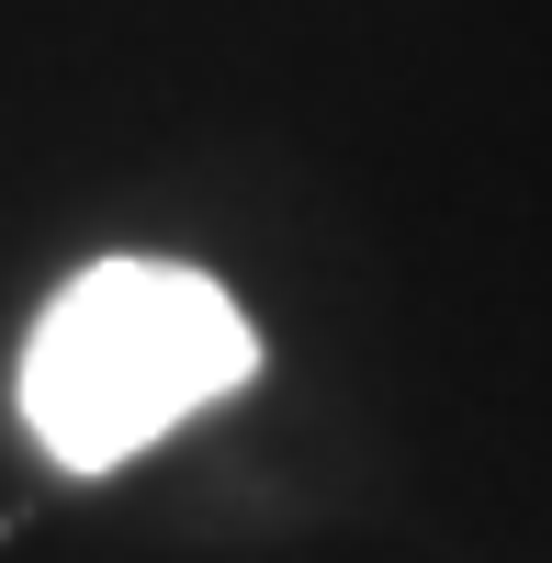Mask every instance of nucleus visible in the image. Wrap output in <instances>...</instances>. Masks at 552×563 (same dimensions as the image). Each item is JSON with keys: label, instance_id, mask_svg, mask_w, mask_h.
Instances as JSON below:
<instances>
[{"label": "nucleus", "instance_id": "obj_1", "mask_svg": "<svg viewBox=\"0 0 552 563\" xmlns=\"http://www.w3.org/2000/svg\"><path fill=\"white\" fill-rule=\"evenodd\" d=\"M249 372H260V339L203 271L102 260L23 339V429L68 474H113V462L158 451L180 417H203L214 395H238Z\"/></svg>", "mask_w": 552, "mask_h": 563}]
</instances>
